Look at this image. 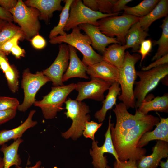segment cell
Wrapping results in <instances>:
<instances>
[{"label": "cell", "mask_w": 168, "mask_h": 168, "mask_svg": "<svg viewBox=\"0 0 168 168\" xmlns=\"http://www.w3.org/2000/svg\"><path fill=\"white\" fill-rule=\"evenodd\" d=\"M160 121L159 117L147 114L137 125L124 134L112 140L119 160L124 161L132 159L136 161L141 156L145 155L146 149L138 148V143L142 135L151 131Z\"/></svg>", "instance_id": "cell-1"}, {"label": "cell", "mask_w": 168, "mask_h": 168, "mask_svg": "<svg viewBox=\"0 0 168 168\" xmlns=\"http://www.w3.org/2000/svg\"><path fill=\"white\" fill-rule=\"evenodd\" d=\"M141 59L139 54H131L127 51L125 52L123 64L119 69L118 82L121 93L118 96V99L125 105L127 109L136 107L133 89L137 76L135 66Z\"/></svg>", "instance_id": "cell-2"}, {"label": "cell", "mask_w": 168, "mask_h": 168, "mask_svg": "<svg viewBox=\"0 0 168 168\" xmlns=\"http://www.w3.org/2000/svg\"><path fill=\"white\" fill-rule=\"evenodd\" d=\"M78 26L73 28L72 32L63 36H59L50 39L52 44H67L80 51L82 54V62L88 66L102 60V56L96 53L91 46V41L86 35L81 32Z\"/></svg>", "instance_id": "cell-3"}, {"label": "cell", "mask_w": 168, "mask_h": 168, "mask_svg": "<svg viewBox=\"0 0 168 168\" xmlns=\"http://www.w3.org/2000/svg\"><path fill=\"white\" fill-rule=\"evenodd\" d=\"M65 103L67 111L64 114L72 120V123L68 130L61 133V136L66 139L71 138L76 140L82 134L86 122L90 120V116L87 114L90 111L89 107L84 102L70 98Z\"/></svg>", "instance_id": "cell-4"}, {"label": "cell", "mask_w": 168, "mask_h": 168, "mask_svg": "<svg viewBox=\"0 0 168 168\" xmlns=\"http://www.w3.org/2000/svg\"><path fill=\"white\" fill-rule=\"evenodd\" d=\"M168 74V64L147 70L136 71L139 80L135 81L133 94L137 109L143 101L147 94L154 89L162 79Z\"/></svg>", "instance_id": "cell-5"}, {"label": "cell", "mask_w": 168, "mask_h": 168, "mask_svg": "<svg viewBox=\"0 0 168 168\" xmlns=\"http://www.w3.org/2000/svg\"><path fill=\"white\" fill-rule=\"evenodd\" d=\"M139 18L123 13L103 18L98 21L97 27L108 37L115 38L122 45L125 44V36L132 26L139 21Z\"/></svg>", "instance_id": "cell-6"}, {"label": "cell", "mask_w": 168, "mask_h": 168, "mask_svg": "<svg viewBox=\"0 0 168 168\" xmlns=\"http://www.w3.org/2000/svg\"><path fill=\"white\" fill-rule=\"evenodd\" d=\"M8 11L12 15L13 21L19 25L24 39L29 40L38 34L40 24L38 10L27 6L22 0H19L16 6Z\"/></svg>", "instance_id": "cell-7"}, {"label": "cell", "mask_w": 168, "mask_h": 168, "mask_svg": "<svg viewBox=\"0 0 168 168\" xmlns=\"http://www.w3.org/2000/svg\"><path fill=\"white\" fill-rule=\"evenodd\" d=\"M75 84L53 86L50 91L43 96L42 100H35L33 105L41 108L44 118L52 119L63 108V105L68 96L75 89Z\"/></svg>", "instance_id": "cell-8"}, {"label": "cell", "mask_w": 168, "mask_h": 168, "mask_svg": "<svg viewBox=\"0 0 168 168\" xmlns=\"http://www.w3.org/2000/svg\"><path fill=\"white\" fill-rule=\"evenodd\" d=\"M118 13L104 14L93 11L85 6L81 0H73L70 7L69 16L64 28L65 31L82 24H87L98 26V21L103 18L117 15Z\"/></svg>", "instance_id": "cell-9"}, {"label": "cell", "mask_w": 168, "mask_h": 168, "mask_svg": "<svg viewBox=\"0 0 168 168\" xmlns=\"http://www.w3.org/2000/svg\"><path fill=\"white\" fill-rule=\"evenodd\" d=\"M49 81L50 79L43 74L42 71H37L35 73L33 74L30 72L29 68L24 70L21 81V88L24 92V98L22 103L19 105L17 109L21 112H25L33 104L38 91Z\"/></svg>", "instance_id": "cell-10"}, {"label": "cell", "mask_w": 168, "mask_h": 168, "mask_svg": "<svg viewBox=\"0 0 168 168\" xmlns=\"http://www.w3.org/2000/svg\"><path fill=\"white\" fill-rule=\"evenodd\" d=\"M125 105L120 102L116 104L113 109L116 117L115 127L111 124L110 132L112 140L120 137L127 131L137 125L147 115H144L136 109L134 115L128 112Z\"/></svg>", "instance_id": "cell-11"}, {"label": "cell", "mask_w": 168, "mask_h": 168, "mask_svg": "<svg viewBox=\"0 0 168 168\" xmlns=\"http://www.w3.org/2000/svg\"><path fill=\"white\" fill-rule=\"evenodd\" d=\"M88 82H79L75 84V89L78 92L75 100L82 102L86 99L103 101L104 93L112 85L110 82L97 78L91 77Z\"/></svg>", "instance_id": "cell-12"}, {"label": "cell", "mask_w": 168, "mask_h": 168, "mask_svg": "<svg viewBox=\"0 0 168 168\" xmlns=\"http://www.w3.org/2000/svg\"><path fill=\"white\" fill-rule=\"evenodd\" d=\"M58 55L52 64L42 71L52 82L54 86H62L63 73L67 70L69 59L70 53L68 45L64 43L59 46Z\"/></svg>", "instance_id": "cell-13"}, {"label": "cell", "mask_w": 168, "mask_h": 168, "mask_svg": "<svg viewBox=\"0 0 168 168\" xmlns=\"http://www.w3.org/2000/svg\"><path fill=\"white\" fill-rule=\"evenodd\" d=\"M111 116L110 115L109 117L108 128L104 135L105 139L103 145L99 147L98 145V142L94 140L92 143V149H90V154L92 158V163L94 168H105L108 165L107 156L104 155L105 153H108L113 155L116 161H119L111 139Z\"/></svg>", "instance_id": "cell-14"}, {"label": "cell", "mask_w": 168, "mask_h": 168, "mask_svg": "<svg viewBox=\"0 0 168 168\" xmlns=\"http://www.w3.org/2000/svg\"><path fill=\"white\" fill-rule=\"evenodd\" d=\"M150 155L142 156L136 161L138 168H157L162 159L168 157V142L156 140Z\"/></svg>", "instance_id": "cell-15"}, {"label": "cell", "mask_w": 168, "mask_h": 168, "mask_svg": "<svg viewBox=\"0 0 168 168\" xmlns=\"http://www.w3.org/2000/svg\"><path fill=\"white\" fill-rule=\"evenodd\" d=\"M78 26L80 30H83L90 39L92 47L102 54L109 44H120L115 38L108 37L103 34L97 26L84 24H80Z\"/></svg>", "instance_id": "cell-16"}, {"label": "cell", "mask_w": 168, "mask_h": 168, "mask_svg": "<svg viewBox=\"0 0 168 168\" xmlns=\"http://www.w3.org/2000/svg\"><path fill=\"white\" fill-rule=\"evenodd\" d=\"M87 73L90 77L100 78L112 84L118 82L119 69L104 60L88 66Z\"/></svg>", "instance_id": "cell-17"}, {"label": "cell", "mask_w": 168, "mask_h": 168, "mask_svg": "<svg viewBox=\"0 0 168 168\" xmlns=\"http://www.w3.org/2000/svg\"><path fill=\"white\" fill-rule=\"evenodd\" d=\"M68 45L70 53V62L67 69L63 76V82L73 77L88 79L89 77L87 73V66L84 64L78 57L76 49L72 46Z\"/></svg>", "instance_id": "cell-18"}, {"label": "cell", "mask_w": 168, "mask_h": 168, "mask_svg": "<svg viewBox=\"0 0 168 168\" xmlns=\"http://www.w3.org/2000/svg\"><path fill=\"white\" fill-rule=\"evenodd\" d=\"M61 0H28L25 3L28 6L36 8L40 12L39 18L48 22L54 12L62 11L63 7Z\"/></svg>", "instance_id": "cell-19"}, {"label": "cell", "mask_w": 168, "mask_h": 168, "mask_svg": "<svg viewBox=\"0 0 168 168\" xmlns=\"http://www.w3.org/2000/svg\"><path fill=\"white\" fill-rule=\"evenodd\" d=\"M156 113L160 119V122L153 130L147 132L142 135L138 143V148H142L153 140L168 142V118L161 117L157 112Z\"/></svg>", "instance_id": "cell-20"}, {"label": "cell", "mask_w": 168, "mask_h": 168, "mask_svg": "<svg viewBox=\"0 0 168 168\" xmlns=\"http://www.w3.org/2000/svg\"><path fill=\"white\" fill-rule=\"evenodd\" d=\"M35 112V110H31L25 121L17 127L10 130L4 129L0 131V145L5 144L11 140L15 141L21 138L26 130L35 126L38 122L33 120L32 118Z\"/></svg>", "instance_id": "cell-21"}, {"label": "cell", "mask_w": 168, "mask_h": 168, "mask_svg": "<svg viewBox=\"0 0 168 168\" xmlns=\"http://www.w3.org/2000/svg\"><path fill=\"white\" fill-rule=\"evenodd\" d=\"M149 36L147 32L142 28L139 21L134 24L125 36V45L126 49L131 48L133 52H137L141 43Z\"/></svg>", "instance_id": "cell-22"}, {"label": "cell", "mask_w": 168, "mask_h": 168, "mask_svg": "<svg viewBox=\"0 0 168 168\" xmlns=\"http://www.w3.org/2000/svg\"><path fill=\"white\" fill-rule=\"evenodd\" d=\"M119 86L118 82L112 84L108 89V92L105 96V98L102 101V108L95 114V117L100 123H102L105 119L107 111L116 105L117 97L120 95L121 91Z\"/></svg>", "instance_id": "cell-23"}, {"label": "cell", "mask_w": 168, "mask_h": 168, "mask_svg": "<svg viewBox=\"0 0 168 168\" xmlns=\"http://www.w3.org/2000/svg\"><path fill=\"white\" fill-rule=\"evenodd\" d=\"M23 142V140L20 138L9 146L5 144L2 145L0 150L4 155L3 168H10L13 165L16 166L21 165V160L18 152L20 144Z\"/></svg>", "instance_id": "cell-24"}, {"label": "cell", "mask_w": 168, "mask_h": 168, "mask_svg": "<svg viewBox=\"0 0 168 168\" xmlns=\"http://www.w3.org/2000/svg\"><path fill=\"white\" fill-rule=\"evenodd\" d=\"M168 0H160L155 7L147 15L139 18V22L147 31L151 25L155 21L168 16Z\"/></svg>", "instance_id": "cell-25"}, {"label": "cell", "mask_w": 168, "mask_h": 168, "mask_svg": "<svg viewBox=\"0 0 168 168\" xmlns=\"http://www.w3.org/2000/svg\"><path fill=\"white\" fill-rule=\"evenodd\" d=\"M126 49L125 45L113 44L106 48L102 56L103 60L119 69L123 64Z\"/></svg>", "instance_id": "cell-26"}, {"label": "cell", "mask_w": 168, "mask_h": 168, "mask_svg": "<svg viewBox=\"0 0 168 168\" xmlns=\"http://www.w3.org/2000/svg\"><path fill=\"white\" fill-rule=\"evenodd\" d=\"M142 114L146 115L150 111L168 112V94H164L162 96H158L151 100L146 98L137 109Z\"/></svg>", "instance_id": "cell-27"}, {"label": "cell", "mask_w": 168, "mask_h": 168, "mask_svg": "<svg viewBox=\"0 0 168 168\" xmlns=\"http://www.w3.org/2000/svg\"><path fill=\"white\" fill-rule=\"evenodd\" d=\"M160 27L162 29V32L159 39L153 42L154 45H157L158 47L157 52L152 59V61L168 54V16L163 20Z\"/></svg>", "instance_id": "cell-28"}, {"label": "cell", "mask_w": 168, "mask_h": 168, "mask_svg": "<svg viewBox=\"0 0 168 168\" xmlns=\"http://www.w3.org/2000/svg\"><path fill=\"white\" fill-rule=\"evenodd\" d=\"M159 0H144L137 5L129 7L128 6L124 10V13L139 18L148 14L159 2Z\"/></svg>", "instance_id": "cell-29"}, {"label": "cell", "mask_w": 168, "mask_h": 168, "mask_svg": "<svg viewBox=\"0 0 168 168\" xmlns=\"http://www.w3.org/2000/svg\"><path fill=\"white\" fill-rule=\"evenodd\" d=\"M73 0L63 1L65 4L59 15V22L57 25L54 26L50 31L49 36L50 39L57 36L58 35L63 36L67 34L64 29L69 16L70 6Z\"/></svg>", "instance_id": "cell-30"}, {"label": "cell", "mask_w": 168, "mask_h": 168, "mask_svg": "<svg viewBox=\"0 0 168 168\" xmlns=\"http://www.w3.org/2000/svg\"><path fill=\"white\" fill-rule=\"evenodd\" d=\"M19 34L24 35L20 26H16L12 22H7L0 31V47Z\"/></svg>", "instance_id": "cell-31"}, {"label": "cell", "mask_w": 168, "mask_h": 168, "mask_svg": "<svg viewBox=\"0 0 168 168\" xmlns=\"http://www.w3.org/2000/svg\"><path fill=\"white\" fill-rule=\"evenodd\" d=\"M9 88L11 91L15 93L18 89L19 73L18 70L13 65L5 73Z\"/></svg>", "instance_id": "cell-32"}, {"label": "cell", "mask_w": 168, "mask_h": 168, "mask_svg": "<svg viewBox=\"0 0 168 168\" xmlns=\"http://www.w3.org/2000/svg\"><path fill=\"white\" fill-rule=\"evenodd\" d=\"M103 123L98 124L93 121H86L85 124L82 134L86 138L95 140V134L102 126Z\"/></svg>", "instance_id": "cell-33"}, {"label": "cell", "mask_w": 168, "mask_h": 168, "mask_svg": "<svg viewBox=\"0 0 168 168\" xmlns=\"http://www.w3.org/2000/svg\"><path fill=\"white\" fill-rule=\"evenodd\" d=\"M20 104L15 98L6 96L0 97V110L9 109L17 110Z\"/></svg>", "instance_id": "cell-34"}, {"label": "cell", "mask_w": 168, "mask_h": 168, "mask_svg": "<svg viewBox=\"0 0 168 168\" xmlns=\"http://www.w3.org/2000/svg\"><path fill=\"white\" fill-rule=\"evenodd\" d=\"M98 11L104 14L113 13L112 9L116 0H96Z\"/></svg>", "instance_id": "cell-35"}, {"label": "cell", "mask_w": 168, "mask_h": 168, "mask_svg": "<svg viewBox=\"0 0 168 168\" xmlns=\"http://www.w3.org/2000/svg\"><path fill=\"white\" fill-rule=\"evenodd\" d=\"M22 38H25L23 34H19L16 35L0 47V50L6 54H8L10 52L12 48L17 44L18 40Z\"/></svg>", "instance_id": "cell-36"}, {"label": "cell", "mask_w": 168, "mask_h": 168, "mask_svg": "<svg viewBox=\"0 0 168 168\" xmlns=\"http://www.w3.org/2000/svg\"><path fill=\"white\" fill-rule=\"evenodd\" d=\"M152 42L150 39L145 40L141 44L139 49L137 51L141 54L140 65L146 56L151 51L152 48Z\"/></svg>", "instance_id": "cell-37"}, {"label": "cell", "mask_w": 168, "mask_h": 168, "mask_svg": "<svg viewBox=\"0 0 168 168\" xmlns=\"http://www.w3.org/2000/svg\"><path fill=\"white\" fill-rule=\"evenodd\" d=\"M17 110L9 109L0 110V125L13 118L16 115Z\"/></svg>", "instance_id": "cell-38"}, {"label": "cell", "mask_w": 168, "mask_h": 168, "mask_svg": "<svg viewBox=\"0 0 168 168\" xmlns=\"http://www.w3.org/2000/svg\"><path fill=\"white\" fill-rule=\"evenodd\" d=\"M168 64V54L156 59L147 66L143 67L142 70H147Z\"/></svg>", "instance_id": "cell-39"}, {"label": "cell", "mask_w": 168, "mask_h": 168, "mask_svg": "<svg viewBox=\"0 0 168 168\" xmlns=\"http://www.w3.org/2000/svg\"><path fill=\"white\" fill-rule=\"evenodd\" d=\"M114 168H138L136 165V161L129 159L127 161H115L114 163Z\"/></svg>", "instance_id": "cell-40"}, {"label": "cell", "mask_w": 168, "mask_h": 168, "mask_svg": "<svg viewBox=\"0 0 168 168\" xmlns=\"http://www.w3.org/2000/svg\"><path fill=\"white\" fill-rule=\"evenodd\" d=\"M132 0H116L112 9V13H121L127 7L126 4L132 1Z\"/></svg>", "instance_id": "cell-41"}, {"label": "cell", "mask_w": 168, "mask_h": 168, "mask_svg": "<svg viewBox=\"0 0 168 168\" xmlns=\"http://www.w3.org/2000/svg\"><path fill=\"white\" fill-rule=\"evenodd\" d=\"M31 41L32 45L36 49H42L44 48L46 45V42L45 39L38 34L33 37Z\"/></svg>", "instance_id": "cell-42"}, {"label": "cell", "mask_w": 168, "mask_h": 168, "mask_svg": "<svg viewBox=\"0 0 168 168\" xmlns=\"http://www.w3.org/2000/svg\"><path fill=\"white\" fill-rule=\"evenodd\" d=\"M11 67L6 54L0 50V68L3 72L5 73L10 69Z\"/></svg>", "instance_id": "cell-43"}, {"label": "cell", "mask_w": 168, "mask_h": 168, "mask_svg": "<svg viewBox=\"0 0 168 168\" xmlns=\"http://www.w3.org/2000/svg\"><path fill=\"white\" fill-rule=\"evenodd\" d=\"M17 2L16 0H0V6L8 11L14 7Z\"/></svg>", "instance_id": "cell-44"}, {"label": "cell", "mask_w": 168, "mask_h": 168, "mask_svg": "<svg viewBox=\"0 0 168 168\" xmlns=\"http://www.w3.org/2000/svg\"><path fill=\"white\" fill-rule=\"evenodd\" d=\"M0 19L7 22L13 21L12 16L10 12L0 6Z\"/></svg>", "instance_id": "cell-45"}, {"label": "cell", "mask_w": 168, "mask_h": 168, "mask_svg": "<svg viewBox=\"0 0 168 168\" xmlns=\"http://www.w3.org/2000/svg\"><path fill=\"white\" fill-rule=\"evenodd\" d=\"M10 52L17 58H19L21 57H23L25 54L24 49L21 48L17 44L12 48Z\"/></svg>", "instance_id": "cell-46"}, {"label": "cell", "mask_w": 168, "mask_h": 168, "mask_svg": "<svg viewBox=\"0 0 168 168\" xmlns=\"http://www.w3.org/2000/svg\"><path fill=\"white\" fill-rule=\"evenodd\" d=\"M83 3L85 6L91 10L98 11L96 0H83Z\"/></svg>", "instance_id": "cell-47"}, {"label": "cell", "mask_w": 168, "mask_h": 168, "mask_svg": "<svg viewBox=\"0 0 168 168\" xmlns=\"http://www.w3.org/2000/svg\"><path fill=\"white\" fill-rule=\"evenodd\" d=\"M41 164V161H38L34 166L32 167H30L26 166L25 168H40ZM15 167L16 168H22L21 167H20L19 166H15Z\"/></svg>", "instance_id": "cell-48"}, {"label": "cell", "mask_w": 168, "mask_h": 168, "mask_svg": "<svg viewBox=\"0 0 168 168\" xmlns=\"http://www.w3.org/2000/svg\"><path fill=\"white\" fill-rule=\"evenodd\" d=\"M159 165L160 168H168V158L166 161L161 160L160 162Z\"/></svg>", "instance_id": "cell-49"}, {"label": "cell", "mask_w": 168, "mask_h": 168, "mask_svg": "<svg viewBox=\"0 0 168 168\" xmlns=\"http://www.w3.org/2000/svg\"><path fill=\"white\" fill-rule=\"evenodd\" d=\"M7 22L0 19V31Z\"/></svg>", "instance_id": "cell-50"}, {"label": "cell", "mask_w": 168, "mask_h": 168, "mask_svg": "<svg viewBox=\"0 0 168 168\" xmlns=\"http://www.w3.org/2000/svg\"><path fill=\"white\" fill-rule=\"evenodd\" d=\"M4 163L3 158L0 156V168H3Z\"/></svg>", "instance_id": "cell-51"}, {"label": "cell", "mask_w": 168, "mask_h": 168, "mask_svg": "<svg viewBox=\"0 0 168 168\" xmlns=\"http://www.w3.org/2000/svg\"><path fill=\"white\" fill-rule=\"evenodd\" d=\"M105 168H111V167L109 166L108 165H107Z\"/></svg>", "instance_id": "cell-52"}, {"label": "cell", "mask_w": 168, "mask_h": 168, "mask_svg": "<svg viewBox=\"0 0 168 168\" xmlns=\"http://www.w3.org/2000/svg\"><path fill=\"white\" fill-rule=\"evenodd\" d=\"M43 168V167H41V168Z\"/></svg>", "instance_id": "cell-53"}]
</instances>
